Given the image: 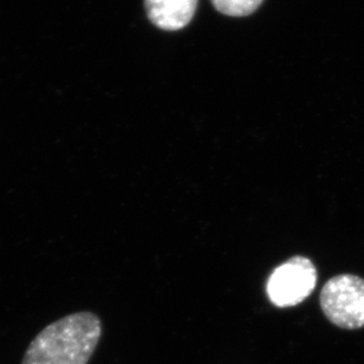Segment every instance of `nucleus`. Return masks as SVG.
Here are the masks:
<instances>
[{
	"mask_svg": "<svg viewBox=\"0 0 364 364\" xmlns=\"http://www.w3.org/2000/svg\"><path fill=\"white\" fill-rule=\"evenodd\" d=\"M92 312H75L46 326L25 351L21 364H88L101 338Z\"/></svg>",
	"mask_w": 364,
	"mask_h": 364,
	"instance_id": "nucleus-1",
	"label": "nucleus"
},
{
	"mask_svg": "<svg viewBox=\"0 0 364 364\" xmlns=\"http://www.w3.org/2000/svg\"><path fill=\"white\" fill-rule=\"evenodd\" d=\"M321 306L330 322L343 329L364 326V279L341 274L326 282L321 292Z\"/></svg>",
	"mask_w": 364,
	"mask_h": 364,
	"instance_id": "nucleus-2",
	"label": "nucleus"
},
{
	"mask_svg": "<svg viewBox=\"0 0 364 364\" xmlns=\"http://www.w3.org/2000/svg\"><path fill=\"white\" fill-rule=\"evenodd\" d=\"M317 271L311 260L305 257H292L273 271L267 282V294L279 308L294 306L315 290Z\"/></svg>",
	"mask_w": 364,
	"mask_h": 364,
	"instance_id": "nucleus-3",
	"label": "nucleus"
},
{
	"mask_svg": "<svg viewBox=\"0 0 364 364\" xmlns=\"http://www.w3.org/2000/svg\"><path fill=\"white\" fill-rule=\"evenodd\" d=\"M149 21L165 31H178L191 23L198 0H144Z\"/></svg>",
	"mask_w": 364,
	"mask_h": 364,
	"instance_id": "nucleus-4",
	"label": "nucleus"
},
{
	"mask_svg": "<svg viewBox=\"0 0 364 364\" xmlns=\"http://www.w3.org/2000/svg\"><path fill=\"white\" fill-rule=\"evenodd\" d=\"M215 10L230 17H246L252 14L264 0H210Z\"/></svg>",
	"mask_w": 364,
	"mask_h": 364,
	"instance_id": "nucleus-5",
	"label": "nucleus"
}]
</instances>
